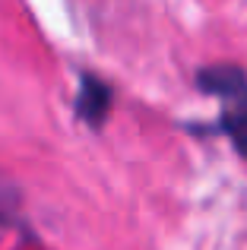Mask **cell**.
<instances>
[{
  "label": "cell",
  "instance_id": "6da1fadb",
  "mask_svg": "<svg viewBox=\"0 0 247 250\" xmlns=\"http://www.w3.org/2000/svg\"><path fill=\"white\" fill-rule=\"evenodd\" d=\"M111 85L105 80H99V76L92 73H82L80 76V85H76V117H80L82 124H86L89 130H102V124L108 121V111H111Z\"/></svg>",
  "mask_w": 247,
  "mask_h": 250
},
{
  "label": "cell",
  "instance_id": "7a4b0ae2",
  "mask_svg": "<svg viewBox=\"0 0 247 250\" xmlns=\"http://www.w3.org/2000/svg\"><path fill=\"white\" fill-rule=\"evenodd\" d=\"M197 85L209 95H219L222 102H235L247 95V73L231 63H216V67H203L197 73Z\"/></svg>",
  "mask_w": 247,
  "mask_h": 250
},
{
  "label": "cell",
  "instance_id": "3957f363",
  "mask_svg": "<svg viewBox=\"0 0 247 250\" xmlns=\"http://www.w3.org/2000/svg\"><path fill=\"white\" fill-rule=\"evenodd\" d=\"M219 133H225L231 140V146L247 159V95L235 98V102H225V111L216 124Z\"/></svg>",
  "mask_w": 247,
  "mask_h": 250
}]
</instances>
